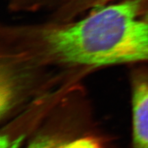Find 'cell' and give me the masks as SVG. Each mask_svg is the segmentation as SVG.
<instances>
[{
  "label": "cell",
  "mask_w": 148,
  "mask_h": 148,
  "mask_svg": "<svg viewBox=\"0 0 148 148\" xmlns=\"http://www.w3.org/2000/svg\"><path fill=\"white\" fill-rule=\"evenodd\" d=\"M142 0L98 7L79 21L45 29L42 52L60 64L100 66L148 61V23Z\"/></svg>",
  "instance_id": "1"
},
{
  "label": "cell",
  "mask_w": 148,
  "mask_h": 148,
  "mask_svg": "<svg viewBox=\"0 0 148 148\" xmlns=\"http://www.w3.org/2000/svg\"><path fill=\"white\" fill-rule=\"evenodd\" d=\"M132 106V147L148 148V69L133 77Z\"/></svg>",
  "instance_id": "2"
},
{
  "label": "cell",
  "mask_w": 148,
  "mask_h": 148,
  "mask_svg": "<svg viewBox=\"0 0 148 148\" xmlns=\"http://www.w3.org/2000/svg\"><path fill=\"white\" fill-rule=\"evenodd\" d=\"M64 142L52 134H41L36 136L27 148H60Z\"/></svg>",
  "instance_id": "3"
},
{
  "label": "cell",
  "mask_w": 148,
  "mask_h": 148,
  "mask_svg": "<svg viewBox=\"0 0 148 148\" xmlns=\"http://www.w3.org/2000/svg\"><path fill=\"white\" fill-rule=\"evenodd\" d=\"M60 148H103L99 139L91 136L77 138L71 141H64Z\"/></svg>",
  "instance_id": "4"
},
{
  "label": "cell",
  "mask_w": 148,
  "mask_h": 148,
  "mask_svg": "<svg viewBox=\"0 0 148 148\" xmlns=\"http://www.w3.org/2000/svg\"><path fill=\"white\" fill-rule=\"evenodd\" d=\"M23 136H20L14 140H10L8 136L2 135L0 139L1 148H19L23 141Z\"/></svg>",
  "instance_id": "5"
},
{
  "label": "cell",
  "mask_w": 148,
  "mask_h": 148,
  "mask_svg": "<svg viewBox=\"0 0 148 148\" xmlns=\"http://www.w3.org/2000/svg\"><path fill=\"white\" fill-rule=\"evenodd\" d=\"M77 1L82 2L84 5H92L95 8H98L113 0H77Z\"/></svg>",
  "instance_id": "6"
},
{
  "label": "cell",
  "mask_w": 148,
  "mask_h": 148,
  "mask_svg": "<svg viewBox=\"0 0 148 148\" xmlns=\"http://www.w3.org/2000/svg\"><path fill=\"white\" fill-rule=\"evenodd\" d=\"M144 11H145V12H144L143 18L148 23V3L147 6L144 8Z\"/></svg>",
  "instance_id": "7"
}]
</instances>
